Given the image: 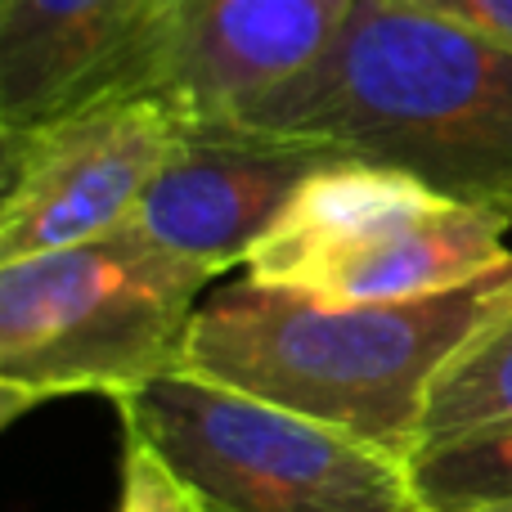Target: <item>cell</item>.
Returning <instances> with one entry per match:
<instances>
[{
  "label": "cell",
  "instance_id": "6da1fadb",
  "mask_svg": "<svg viewBox=\"0 0 512 512\" xmlns=\"http://www.w3.org/2000/svg\"><path fill=\"white\" fill-rule=\"evenodd\" d=\"M225 126L319 144L512 216V50L405 0H351L328 50Z\"/></svg>",
  "mask_w": 512,
  "mask_h": 512
},
{
  "label": "cell",
  "instance_id": "7a4b0ae2",
  "mask_svg": "<svg viewBox=\"0 0 512 512\" xmlns=\"http://www.w3.org/2000/svg\"><path fill=\"white\" fill-rule=\"evenodd\" d=\"M508 306L512 265L441 297L351 306L243 274L198 301L180 369L409 459L445 364Z\"/></svg>",
  "mask_w": 512,
  "mask_h": 512
},
{
  "label": "cell",
  "instance_id": "3957f363",
  "mask_svg": "<svg viewBox=\"0 0 512 512\" xmlns=\"http://www.w3.org/2000/svg\"><path fill=\"white\" fill-rule=\"evenodd\" d=\"M212 279L135 225L0 265V382L45 400H122L185 364L189 319Z\"/></svg>",
  "mask_w": 512,
  "mask_h": 512
},
{
  "label": "cell",
  "instance_id": "277c9868",
  "mask_svg": "<svg viewBox=\"0 0 512 512\" xmlns=\"http://www.w3.org/2000/svg\"><path fill=\"white\" fill-rule=\"evenodd\" d=\"M117 414L203 512H432L409 459L189 369L126 391Z\"/></svg>",
  "mask_w": 512,
  "mask_h": 512
},
{
  "label": "cell",
  "instance_id": "5b68a950",
  "mask_svg": "<svg viewBox=\"0 0 512 512\" xmlns=\"http://www.w3.org/2000/svg\"><path fill=\"white\" fill-rule=\"evenodd\" d=\"M346 9L351 0H149L90 104H153L176 126H225L306 72Z\"/></svg>",
  "mask_w": 512,
  "mask_h": 512
},
{
  "label": "cell",
  "instance_id": "8992f818",
  "mask_svg": "<svg viewBox=\"0 0 512 512\" xmlns=\"http://www.w3.org/2000/svg\"><path fill=\"white\" fill-rule=\"evenodd\" d=\"M23 180L0 207V265L126 230L180 126L153 104H90L36 126Z\"/></svg>",
  "mask_w": 512,
  "mask_h": 512
},
{
  "label": "cell",
  "instance_id": "52a82bcc",
  "mask_svg": "<svg viewBox=\"0 0 512 512\" xmlns=\"http://www.w3.org/2000/svg\"><path fill=\"white\" fill-rule=\"evenodd\" d=\"M333 153L239 126H180L131 225L212 274L248 265L279 212Z\"/></svg>",
  "mask_w": 512,
  "mask_h": 512
},
{
  "label": "cell",
  "instance_id": "ba28073f",
  "mask_svg": "<svg viewBox=\"0 0 512 512\" xmlns=\"http://www.w3.org/2000/svg\"><path fill=\"white\" fill-rule=\"evenodd\" d=\"M149 0H0V126L36 131L95 99Z\"/></svg>",
  "mask_w": 512,
  "mask_h": 512
},
{
  "label": "cell",
  "instance_id": "9c48e42d",
  "mask_svg": "<svg viewBox=\"0 0 512 512\" xmlns=\"http://www.w3.org/2000/svg\"><path fill=\"white\" fill-rule=\"evenodd\" d=\"M450 207L463 203H450L445 194L427 189L423 180L405 176V171L333 158L292 194V203L279 212L270 234L256 243L243 270L252 283L297 292L324 265L373 248L409 225L432 221Z\"/></svg>",
  "mask_w": 512,
  "mask_h": 512
},
{
  "label": "cell",
  "instance_id": "30bf717a",
  "mask_svg": "<svg viewBox=\"0 0 512 512\" xmlns=\"http://www.w3.org/2000/svg\"><path fill=\"white\" fill-rule=\"evenodd\" d=\"M512 216L490 207H450L423 225L391 234L373 248L342 256L301 283V297L351 306V301H423L468 288L512 265Z\"/></svg>",
  "mask_w": 512,
  "mask_h": 512
},
{
  "label": "cell",
  "instance_id": "8fae6325",
  "mask_svg": "<svg viewBox=\"0 0 512 512\" xmlns=\"http://www.w3.org/2000/svg\"><path fill=\"white\" fill-rule=\"evenodd\" d=\"M414 490L432 512L512 508V423L427 441L409 454Z\"/></svg>",
  "mask_w": 512,
  "mask_h": 512
},
{
  "label": "cell",
  "instance_id": "7c38bea8",
  "mask_svg": "<svg viewBox=\"0 0 512 512\" xmlns=\"http://www.w3.org/2000/svg\"><path fill=\"white\" fill-rule=\"evenodd\" d=\"M490 423H512V306L445 364L427 396L418 445Z\"/></svg>",
  "mask_w": 512,
  "mask_h": 512
},
{
  "label": "cell",
  "instance_id": "4fadbf2b",
  "mask_svg": "<svg viewBox=\"0 0 512 512\" xmlns=\"http://www.w3.org/2000/svg\"><path fill=\"white\" fill-rule=\"evenodd\" d=\"M117 512H203V508H198L189 486L167 468V459H162L149 441L126 432L122 499H117Z\"/></svg>",
  "mask_w": 512,
  "mask_h": 512
},
{
  "label": "cell",
  "instance_id": "5bb4252c",
  "mask_svg": "<svg viewBox=\"0 0 512 512\" xmlns=\"http://www.w3.org/2000/svg\"><path fill=\"white\" fill-rule=\"evenodd\" d=\"M405 5L436 14L445 23L463 27V32L486 36V41L512 50V0H405Z\"/></svg>",
  "mask_w": 512,
  "mask_h": 512
},
{
  "label": "cell",
  "instance_id": "9a60e30c",
  "mask_svg": "<svg viewBox=\"0 0 512 512\" xmlns=\"http://www.w3.org/2000/svg\"><path fill=\"white\" fill-rule=\"evenodd\" d=\"M27 144H32V135H23V131H9V126H0V207H5L9 198H14L18 180H23Z\"/></svg>",
  "mask_w": 512,
  "mask_h": 512
},
{
  "label": "cell",
  "instance_id": "2e32d148",
  "mask_svg": "<svg viewBox=\"0 0 512 512\" xmlns=\"http://www.w3.org/2000/svg\"><path fill=\"white\" fill-rule=\"evenodd\" d=\"M41 405H45L41 391H27V387H9V382H0V432H9L18 418H27L32 409H41Z\"/></svg>",
  "mask_w": 512,
  "mask_h": 512
},
{
  "label": "cell",
  "instance_id": "e0dca14e",
  "mask_svg": "<svg viewBox=\"0 0 512 512\" xmlns=\"http://www.w3.org/2000/svg\"><path fill=\"white\" fill-rule=\"evenodd\" d=\"M504 512H512V508H504Z\"/></svg>",
  "mask_w": 512,
  "mask_h": 512
}]
</instances>
